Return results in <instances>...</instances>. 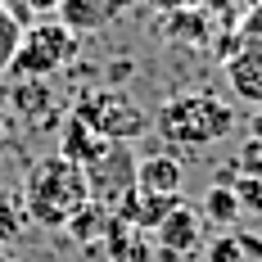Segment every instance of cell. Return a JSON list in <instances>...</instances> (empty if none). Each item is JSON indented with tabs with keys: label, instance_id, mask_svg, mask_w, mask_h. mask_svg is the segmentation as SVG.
Here are the masks:
<instances>
[{
	"label": "cell",
	"instance_id": "cell-1",
	"mask_svg": "<svg viewBox=\"0 0 262 262\" xmlns=\"http://www.w3.org/2000/svg\"><path fill=\"white\" fill-rule=\"evenodd\" d=\"M149 127L177 149H212L217 140L231 136L235 108L212 91H185V95H172V100L158 104Z\"/></svg>",
	"mask_w": 262,
	"mask_h": 262
},
{
	"label": "cell",
	"instance_id": "cell-2",
	"mask_svg": "<svg viewBox=\"0 0 262 262\" xmlns=\"http://www.w3.org/2000/svg\"><path fill=\"white\" fill-rule=\"evenodd\" d=\"M81 204H91V190H86V172H81L77 163H68V158H59V154L32 163L27 185H23V217L27 222L63 231L68 217Z\"/></svg>",
	"mask_w": 262,
	"mask_h": 262
},
{
	"label": "cell",
	"instance_id": "cell-3",
	"mask_svg": "<svg viewBox=\"0 0 262 262\" xmlns=\"http://www.w3.org/2000/svg\"><path fill=\"white\" fill-rule=\"evenodd\" d=\"M77 50H81V41L59 23V18H41V23H32L23 32L9 73H14L18 81H46L50 73L68 68V63L77 59Z\"/></svg>",
	"mask_w": 262,
	"mask_h": 262
},
{
	"label": "cell",
	"instance_id": "cell-4",
	"mask_svg": "<svg viewBox=\"0 0 262 262\" xmlns=\"http://www.w3.org/2000/svg\"><path fill=\"white\" fill-rule=\"evenodd\" d=\"M222 54H226L231 95L244 104H262V0L239 18L231 41L222 46Z\"/></svg>",
	"mask_w": 262,
	"mask_h": 262
},
{
	"label": "cell",
	"instance_id": "cell-5",
	"mask_svg": "<svg viewBox=\"0 0 262 262\" xmlns=\"http://www.w3.org/2000/svg\"><path fill=\"white\" fill-rule=\"evenodd\" d=\"M73 113H77L81 122H91L108 145H127V140H136V136L149 131V113L136 104L127 91H95Z\"/></svg>",
	"mask_w": 262,
	"mask_h": 262
},
{
	"label": "cell",
	"instance_id": "cell-6",
	"mask_svg": "<svg viewBox=\"0 0 262 262\" xmlns=\"http://www.w3.org/2000/svg\"><path fill=\"white\" fill-rule=\"evenodd\" d=\"M81 172H86L91 204H100V208H108V212L136 190V154H131V145H104Z\"/></svg>",
	"mask_w": 262,
	"mask_h": 262
},
{
	"label": "cell",
	"instance_id": "cell-7",
	"mask_svg": "<svg viewBox=\"0 0 262 262\" xmlns=\"http://www.w3.org/2000/svg\"><path fill=\"white\" fill-rule=\"evenodd\" d=\"M154 244H158V253H163L167 262L185 258V253L199 244V212L190 208V204L167 208V212H163V222L154 226Z\"/></svg>",
	"mask_w": 262,
	"mask_h": 262
},
{
	"label": "cell",
	"instance_id": "cell-8",
	"mask_svg": "<svg viewBox=\"0 0 262 262\" xmlns=\"http://www.w3.org/2000/svg\"><path fill=\"white\" fill-rule=\"evenodd\" d=\"M104 253L108 262H149L154 258V239H149V231H140L136 222H127V217H118V212H108V226H104Z\"/></svg>",
	"mask_w": 262,
	"mask_h": 262
},
{
	"label": "cell",
	"instance_id": "cell-9",
	"mask_svg": "<svg viewBox=\"0 0 262 262\" xmlns=\"http://www.w3.org/2000/svg\"><path fill=\"white\" fill-rule=\"evenodd\" d=\"M54 18L68 27L73 36H95V32H104L113 18H118V9L108 5V0H59V9H54Z\"/></svg>",
	"mask_w": 262,
	"mask_h": 262
},
{
	"label": "cell",
	"instance_id": "cell-10",
	"mask_svg": "<svg viewBox=\"0 0 262 262\" xmlns=\"http://www.w3.org/2000/svg\"><path fill=\"white\" fill-rule=\"evenodd\" d=\"M108 140L100 136V131L91 127V122H81L77 113L68 118V127H63V145H59V158H68V163H77V167H86L91 158L104 149Z\"/></svg>",
	"mask_w": 262,
	"mask_h": 262
},
{
	"label": "cell",
	"instance_id": "cell-11",
	"mask_svg": "<svg viewBox=\"0 0 262 262\" xmlns=\"http://www.w3.org/2000/svg\"><path fill=\"white\" fill-rule=\"evenodd\" d=\"M104 226H108V208H100V204H81L73 217H68V235L81 239V244H100L104 239Z\"/></svg>",
	"mask_w": 262,
	"mask_h": 262
},
{
	"label": "cell",
	"instance_id": "cell-12",
	"mask_svg": "<svg viewBox=\"0 0 262 262\" xmlns=\"http://www.w3.org/2000/svg\"><path fill=\"white\" fill-rule=\"evenodd\" d=\"M18 41H23V23H18L14 9L0 0V73H9L14 54H18Z\"/></svg>",
	"mask_w": 262,
	"mask_h": 262
},
{
	"label": "cell",
	"instance_id": "cell-13",
	"mask_svg": "<svg viewBox=\"0 0 262 262\" xmlns=\"http://www.w3.org/2000/svg\"><path fill=\"white\" fill-rule=\"evenodd\" d=\"M204 208H208V217H217V222H235V217H239L235 194H231V185H222V181L204 194Z\"/></svg>",
	"mask_w": 262,
	"mask_h": 262
},
{
	"label": "cell",
	"instance_id": "cell-14",
	"mask_svg": "<svg viewBox=\"0 0 262 262\" xmlns=\"http://www.w3.org/2000/svg\"><path fill=\"white\" fill-rule=\"evenodd\" d=\"M208 262H244V249L235 244V235H222L208 244Z\"/></svg>",
	"mask_w": 262,
	"mask_h": 262
},
{
	"label": "cell",
	"instance_id": "cell-15",
	"mask_svg": "<svg viewBox=\"0 0 262 262\" xmlns=\"http://www.w3.org/2000/svg\"><path fill=\"white\" fill-rule=\"evenodd\" d=\"M54 9H59V0H18L14 18L23 14V18H32V23H41V18H54Z\"/></svg>",
	"mask_w": 262,
	"mask_h": 262
},
{
	"label": "cell",
	"instance_id": "cell-16",
	"mask_svg": "<svg viewBox=\"0 0 262 262\" xmlns=\"http://www.w3.org/2000/svg\"><path fill=\"white\" fill-rule=\"evenodd\" d=\"M239 172H249V177H262V140L253 136L244 149H239Z\"/></svg>",
	"mask_w": 262,
	"mask_h": 262
},
{
	"label": "cell",
	"instance_id": "cell-17",
	"mask_svg": "<svg viewBox=\"0 0 262 262\" xmlns=\"http://www.w3.org/2000/svg\"><path fill=\"white\" fill-rule=\"evenodd\" d=\"M235 244H239V249H244V258L262 262V239H258V235H235Z\"/></svg>",
	"mask_w": 262,
	"mask_h": 262
},
{
	"label": "cell",
	"instance_id": "cell-18",
	"mask_svg": "<svg viewBox=\"0 0 262 262\" xmlns=\"http://www.w3.org/2000/svg\"><path fill=\"white\" fill-rule=\"evenodd\" d=\"M5 140H9V118L0 113V158H5Z\"/></svg>",
	"mask_w": 262,
	"mask_h": 262
},
{
	"label": "cell",
	"instance_id": "cell-19",
	"mask_svg": "<svg viewBox=\"0 0 262 262\" xmlns=\"http://www.w3.org/2000/svg\"><path fill=\"white\" fill-rule=\"evenodd\" d=\"M108 5H113V9H118V14H122V9H131V5H136V0H108Z\"/></svg>",
	"mask_w": 262,
	"mask_h": 262
},
{
	"label": "cell",
	"instance_id": "cell-20",
	"mask_svg": "<svg viewBox=\"0 0 262 262\" xmlns=\"http://www.w3.org/2000/svg\"><path fill=\"white\" fill-rule=\"evenodd\" d=\"M0 262H18V258H14V253H9V249H5V244H0Z\"/></svg>",
	"mask_w": 262,
	"mask_h": 262
}]
</instances>
